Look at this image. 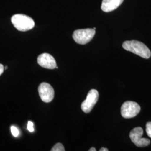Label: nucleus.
<instances>
[{"label":"nucleus","mask_w":151,"mask_h":151,"mask_svg":"<svg viewBox=\"0 0 151 151\" xmlns=\"http://www.w3.org/2000/svg\"><path fill=\"white\" fill-rule=\"evenodd\" d=\"M123 48L143 58L148 59L151 57L150 50L145 44L139 41L135 40L125 41L123 43Z\"/></svg>","instance_id":"1"},{"label":"nucleus","mask_w":151,"mask_h":151,"mask_svg":"<svg viewBox=\"0 0 151 151\" xmlns=\"http://www.w3.org/2000/svg\"><path fill=\"white\" fill-rule=\"evenodd\" d=\"M11 22L17 30L27 32L34 27L35 22L32 18L24 14H16L11 17Z\"/></svg>","instance_id":"2"},{"label":"nucleus","mask_w":151,"mask_h":151,"mask_svg":"<svg viewBox=\"0 0 151 151\" xmlns=\"http://www.w3.org/2000/svg\"><path fill=\"white\" fill-rule=\"evenodd\" d=\"M93 29L76 30L73 34V38L77 43L84 45L90 42L95 35Z\"/></svg>","instance_id":"3"},{"label":"nucleus","mask_w":151,"mask_h":151,"mask_svg":"<svg viewBox=\"0 0 151 151\" xmlns=\"http://www.w3.org/2000/svg\"><path fill=\"white\" fill-rule=\"evenodd\" d=\"M140 111V106L134 101H126L123 103L121 107V115L125 119L135 117L139 113Z\"/></svg>","instance_id":"4"},{"label":"nucleus","mask_w":151,"mask_h":151,"mask_svg":"<svg viewBox=\"0 0 151 151\" xmlns=\"http://www.w3.org/2000/svg\"><path fill=\"white\" fill-rule=\"evenodd\" d=\"M143 134V130L141 127H136L130 131V138L135 146L139 147H145L150 144L151 142L148 139L142 137Z\"/></svg>","instance_id":"5"},{"label":"nucleus","mask_w":151,"mask_h":151,"mask_svg":"<svg viewBox=\"0 0 151 151\" xmlns=\"http://www.w3.org/2000/svg\"><path fill=\"white\" fill-rule=\"evenodd\" d=\"M99 97V92L96 90H91L88 92L85 100L81 104L82 110L85 113H90L97 103Z\"/></svg>","instance_id":"6"},{"label":"nucleus","mask_w":151,"mask_h":151,"mask_svg":"<svg viewBox=\"0 0 151 151\" xmlns=\"http://www.w3.org/2000/svg\"><path fill=\"white\" fill-rule=\"evenodd\" d=\"M38 91L40 97L44 103H50L54 99V89L48 83H42L39 86Z\"/></svg>","instance_id":"7"},{"label":"nucleus","mask_w":151,"mask_h":151,"mask_svg":"<svg viewBox=\"0 0 151 151\" xmlns=\"http://www.w3.org/2000/svg\"><path fill=\"white\" fill-rule=\"evenodd\" d=\"M38 64L44 68L53 70L56 68L57 63L54 57L48 53H43L38 56Z\"/></svg>","instance_id":"8"},{"label":"nucleus","mask_w":151,"mask_h":151,"mask_svg":"<svg viewBox=\"0 0 151 151\" xmlns=\"http://www.w3.org/2000/svg\"><path fill=\"white\" fill-rule=\"evenodd\" d=\"M124 0H103L101 10L105 12L114 11L120 5Z\"/></svg>","instance_id":"9"},{"label":"nucleus","mask_w":151,"mask_h":151,"mask_svg":"<svg viewBox=\"0 0 151 151\" xmlns=\"http://www.w3.org/2000/svg\"><path fill=\"white\" fill-rule=\"evenodd\" d=\"M65 149L64 146L62 144L58 143L52 148L51 151H65Z\"/></svg>","instance_id":"10"},{"label":"nucleus","mask_w":151,"mask_h":151,"mask_svg":"<svg viewBox=\"0 0 151 151\" xmlns=\"http://www.w3.org/2000/svg\"><path fill=\"white\" fill-rule=\"evenodd\" d=\"M11 132L13 136H14L15 137H17L19 135V130L17 128H16L15 126H11Z\"/></svg>","instance_id":"11"},{"label":"nucleus","mask_w":151,"mask_h":151,"mask_svg":"<svg viewBox=\"0 0 151 151\" xmlns=\"http://www.w3.org/2000/svg\"><path fill=\"white\" fill-rule=\"evenodd\" d=\"M146 132L148 136L151 138V122H148L146 124Z\"/></svg>","instance_id":"12"},{"label":"nucleus","mask_w":151,"mask_h":151,"mask_svg":"<svg viewBox=\"0 0 151 151\" xmlns=\"http://www.w3.org/2000/svg\"><path fill=\"white\" fill-rule=\"evenodd\" d=\"M27 129L30 132H33L34 131V124L32 122L29 121L27 123Z\"/></svg>","instance_id":"13"},{"label":"nucleus","mask_w":151,"mask_h":151,"mask_svg":"<svg viewBox=\"0 0 151 151\" xmlns=\"http://www.w3.org/2000/svg\"><path fill=\"white\" fill-rule=\"evenodd\" d=\"M4 67L2 64H0V76L2 74V73L4 71Z\"/></svg>","instance_id":"14"},{"label":"nucleus","mask_w":151,"mask_h":151,"mask_svg":"<svg viewBox=\"0 0 151 151\" xmlns=\"http://www.w3.org/2000/svg\"><path fill=\"white\" fill-rule=\"evenodd\" d=\"M100 151H109V150L108 149H107V148H104V147H103V148H101L100 150H99Z\"/></svg>","instance_id":"15"},{"label":"nucleus","mask_w":151,"mask_h":151,"mask_svg":"<svg viewBox=\"0 0 151 151\" xmlns=\"http://www.w3.org/2000/svg\"><path fill=\"white\" fill-rule=\"evenodd\" d=\"M89 151H96V148H95V147H91V148H90V150H88Z\"/></svg>","instance_id":"16"},{"label":"nucleus","mask_w":151,"mask_h":151,"mask_svg":"<svg viewBox=\"0 0 151 151\" xmlns=\"http://www.w3.org/2000/svg\"><path fill=\"white\" fill-rule=\"evenodd\" d=\"M7 66H6L5 67H4V69H5V70H7Z\"/></svg>","instance_id":"17"},{"label":"nucleus","mask_w":151,"mask_h":151,"mask_svg":"<svg viewBox=\"0 0 151 151\" xmlns=\"http://www.w3.org/2000/svg\"><path fill=\"white\" fill-rule=\"evenodd\" d=\"M93 29H94V30H96V27H93Z\"/></svg>","instance_id":"18"}]
</instances>
